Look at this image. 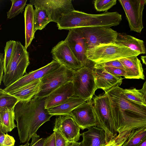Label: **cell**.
Masks as SVG:
<instances>
[{
    "instance_id": "obj_22",
    "label": "cell",
    "mask_w": 146,
    "mask_h": 146,
    "mask_svg": "<svg viewBox=\"0 0 146 146\" xmlns=\"http://www.w3.org/2000/svg\"><path fill=\"white\" fill-rule=\"evenodd\" d=\"M41 85V78L36 80L16 90L8 92L20 101H25L34 97L40 92Z\"/></svg>"
},
{
    "instance_id": "obj_12",
    "label": "cell",
    "mask_w": 146,
    "mask_h": 146,
    "mask_svg": "<svg viewBox=\"0 0 146 146\" xmlns=\"http://www.w3.org/2000/svg\"><path fill=\"white\" fill-rule=\"evenodd\" d=\"M51 53L53 60L70 70L75 71L83 67L64 40L53 47Z\"/></svg>"
},
{
    "instance_id": "obj_32",
    "label": "cell",
    "mask_w": 146,
    "mask_h": 146,
    "mask_svg": "<svg viewBox=\"0 0 146 146\" xmlns=\"http://www.w3.org/2000/svg\"><path fill=\"white\" fill-rule=\"evenodd\" d=\"M116 2V0H96L94 1V5L97 11L107 12L115 5Z\"/></svg>"
},
{
    "instance_id": "obj_23",
    "label": "cell",
    "mask_w": 146,
    "mask_h": 146,
    "mask_svg": "<svg viewBox=\"0 0 146 146\" xmlns=\"http://www.w3.org/2000/svg\"><path fill=\"white\" fill-rule=\"evenodd\" d=\"M34 9L33 5L29 4L25 8L24 13L25 25V47L27 49L35 38Z\"/></svg>"
},
{
    "instance_id": "obj_21",
    "label": "cell",
    "mask_w": 146,
    "mask_h": 146,
    "mask_svg": "<svg viewBox=\"0 0 146 146\" xmlns=\"http://www.w3.org/2000/svg\"><path fill=\"white\" fill-rule=\"evenodd\" d=\"M86 101L81 98L74 96L63 102L48 109V111L52 116L70 115L73 110Z\"/></svg>"
},
{
    "instance_id": "obj_19",
    "label": "cell",
    "mask_w": 146,
    "mask_h": 146,
    "mask_svg": "<svg viewBox=\"0 0 146 146\" xmlns=\"http://www.w3.org/2000/svg\"><path fill=\"white\" fill-rule=\"evenodd\" d=\"M137 56H133L119 60L125 71V78L145 79L142 65Z\"/></svg>"
},
{
    "instance_id": "obj_9",
    "label": "cell",
    "mask_w": 146,
    "mask_h": 146,
    "mask_svg": "<svg viewBox=\"0 0 146 146\" xmlns=\"http://www.w3.org/2000/svg\"><path fill=\"white\" fill-rule=\"evenodd\" d=\"M85 38L87 50L103 44L116 43L118 33L110 27L75 28Z\"/></svg>"
},
{
    "instance_id": "obj_41",
    "label": "cell",
    "mask_w": 146,
    "mask_h": 146,
    "mask_svg": "<svg viewBox=\"0 0 146 146\" xmlns=\"http://www.w3.org/2000/svg\"><path fill=\"white\" fill-rule=\"evenodd\" d=\"M139 90L143 94L145 103L146 105V80L144 83L142 88Z\"/></svg>"
},
{
    "instance_id": "obj_30",
    "label": "cell",
    "mask_w": 146,
    "mask_h": 146,
    "mask_svg": "<svg viewBox=\"0 0 146 146\" xmlns=\"http://www.w3.org/2000/svg\"><path fill=\"white\" fill-rule=\"evenodd\" d=\"M12 5L9 11L7 12L8 19L13 18L22 13L26 5L27 0H11Z\"/></svg>"
},
{
    "instance_id": "obj_10",
    "label": "cell",
    "mask_w": 146,
    "mask_h": 146,
    "mask_svg": "<svg viewBox=\"0 0 146 146\" xmlns=\"http://www.w3.org/2000/svg\"><path fill=\"white\" fill-rule=\"evenodd\" d=\"M124 11L130 30L140 33L143 28V12L145 0H119Z\"/></svg>"
},
{
    "instance_id": "obj_39",
    "label": "cell",
    "mask_w": 146,
    "mask_h": 146,
    "mask_svg": "<svg viewBox=\"0 0 146 146\" xmlns=\"http://www.w3.org/2000/svg\"><path fill=\"white\" fill-rule=\"evenodd\" d=\"M0 84L1 85L2 81V78L4 74L3 72L4 71L5 61L3 54L0 53Z\"/></svg>"
},
{
    "instance_id": "obj_28",
    "label": "cell",
    "mask_w": 146,
    "mask_h": 146,
    "mask_svg": "<svg viewBox=\"0 0 146 146\" xmlns=\"http://www.w3.org/2000/svg\"><path fill=\"white\" fill-rule=\"evenodd\" d=\"M20 101L13 96L5 91L4 89H0V110L4 108H14Z\"/></svg>"
},
{
    "instance_id": "obj_36",
    "label": "cell",
    "mask_w": 146,
    "mask_h": 146,
    "mask_svg": "<svg viewBox=\"0 0 146 146\" xmlns=\"http://www.w3.org/2000/svg\"><path fill=\"white\" fill-rule=\"evenodd\" d=\"M101 68V67H100ZM109 73L116 76H125V72L124 69L115 67H101Z\"/></svg>"
},
{
    "instance_id": "obj_13",
    "label": "cell",
    "mask_w": 146,
    "mask_h": 146,
    "mask_svg": "<svg viewBox=\"0 0 146 146\" xmlns=\"http://www.w3.org/2000/svg\"><path fill=\"white\" fill-rule=\"evenodd\" d=\"M69 31L64 40L83 67H91L90 66L91 61L86 56L87 49L85 38L75 29Z\"/></svg>"
},
{
    "instance_id": "obj_34",
    "label": "cell",
    "mask_w": 146,
    "mask_h": 146,
    "mask_svg": "<svg viewBox=\"0 0 146 146\" xmlns=\"http://www.w3.org/2000/svg\"><path fill=\"white\" fill-rule=\"evenodd\" d=\"M105 67H115L124 69L122 64L119 60L100 63L96 64H94L93 66L94 67L100 68Z\"/></svg>"
},
{
    "instance_id": "obj_43",
    "label": "cell",
    "mask_w": 146,
    "mask_h": 146,
    "mask_svg": "<svg viewBox=\"0 0 146 146\" xmlns=\"http://www.w3.org/2000/svg\"><path fill=\"white\" fill-rule=\"evenodd\" d=\"M141 58L143 63L145 65L146 67V56H141Z\"/></svg>"
},
{
    "instance_id": "obj_35",
    "label": "cell",
    "mask_w": 146,
    "mask_h": 146,
    "mask_svg": "<svg viewBox=\"0 0 146 146\" xmlns=\"http://www.w3.org/2000/svg\"><path fill=\"white\" fill-rule=\"evenodd\" d=\"M55 138V146H68L69 143L62 135L59 131L53 129Z\"/></svg>"
},
{
    "instance_id": "obj_37",
    "label": "cell",
    "mask_w": 146,
    "mask_h": 146,
    "mask_svg": "<svg viewBox=\"0 0 146 146\" xmlns=\"http://www.w3.org/2000/svg\"><path fill=\"white\" fill-rule=\"evenodd\" d=\"M31 139L30 146H43L45 138H40L36 133L32 136Z\"/></svg>"
},
{
    "instance_id": "obj_47",
    "label": "cell",
    "mask_w": 146,
    "mask_h": 146,
    "mask_svg": "<svg viewBox=\"0 0 146 146\" xmlns=\"http://www.w3.org/2000/svg\"><path fill=\"white\" fill-rule=\"evenodd\" d=\"M22 145H19V146H22Z\"/></svg>"
},
{
    "instance_id": "obj_14",
    "label": "cell",
    "mask_w": 146,
    "mask_h": 146,
    "mask_svg": "<svg viewBox=\"0 0 146 146\" xmlns=\"http://www.w3.org/2000/svg\"><path fill=\"white\" fill-rule=\"evenodd\" d=\"M53 129L59 131L68 143L78 142L81 136L80 128L70 115H60L56 118Z\"/></svg>"
},
{
    "instance_id": "obj_7",
    "label": "cell",
    "mask_w": 146,
    "mask_h": 146,
    "mask_svg": "<svg viewBox=\"0 0 146 146\" xmlns=\"http://www.w3.org/2000/svg\"><path fill=\"white\" fill-rule=\"evenodd\" d=\"M93 67H83L75 71L72 81L74 96L87 101H92L97 90Z\"/></svg>"
},
{
    "instance_id": "obj_16",
    "label": "cell",
    "mask_w": 146,
    "mask_h": 146,
    "mask_svg": "<svg viewBox=\"0 0 146 146\" xmlns=\"http://www.w3.org/2000/svg\"><path fill=\"white\" fill-rule=\"evenodd\" d=\"M61 65L53 60L45 66L25 74L21 78L4 90L7 92H12L19 88L36 80L42 78L48 74L59 68Z\"/></svg>"
},
{
    "instance_id": "obj_42",
    "label": "cell",
    "mask_w": 146,
    "mask_h": 146,
    "mask_svg": "<svg viewBox=\"0 0 146 146\" xmlns=\"http://www.w3.org/2000/svg\"><path fill=\"white\" fill-rule=\"evenodd\" d=\"M80 142L69 143L68 146H80Z\"/></svg>"
},
{
    "instance_id": "obj_2",
    "label": "cell",
    "mask_w": 146,
    "mask_h": 146,
    "mask_svg": "<svg viewBox=\"0 0 146 146\" xmlns=\"http://www.w3.org/2000/svg\"><path fill=\"white\" fill-rule=\"evenodd\" d=\"M46 98L34 97L15 106V120L20 143L29 142L39 127L52 116L45 107Z\"/></svg>"
},
{
    "instance_id": "obj_15",
    "label": "cell",
    "mask_w": 146,
    "mask_h": 146,
    "mask_svg": "<svg viewBox=\"0 0 146 146\" xmlns=\"http://www.w3.org/2000/svg\"><path fill=\"white\" fill-rule=\"evenodd\" d=\"M80 129L83 130L96 126L97 121L92 101H86L78 106L70 112Z\"/></svg>"
},
{
    "instance_id": "obj_27",
    "label": "cell",
    "mask_w": 146,
    "mask_h": 146,
    "mask_svg": "<svg viewBox=\"0 0 146 146\" xmlns=\"http://www.w3.org/2000/svg\"><path fill=\"white\" fill-rule=\"evenodd\" d=\"M146 139V126L133 131L122 146H139Z\"/></svg>"
},
{
    "instance_id": "obj_45",
    "label": "cell",
    "mask_w": 146,
    "mask_h": 146,
    "mask_svg": "<svg viewBox=\"0 0 146 146\" xmlns=\"http://www.w3.org/2000/svg\"><path fill=\"white\" fill-rule=\"evenodd\" d=\"M30 144L29 142L25 144L24 145H22V146H29Z\"/></svg>"
},
{
    "instance_id": "obj_3",
    "label": "cell",
    "mask_w": 146,
    "mask_h": 146,
    "mask_svg": "<svg viewBox=\"0 0 146 146\" xmlns=\"http://www.w3.org/2000/svg\"><path fill=\"white\" fill-rule=\"evenodd\" d=\"M121 20V15L117 12L92 14L75 10L63 15L57 25L59 30H69L82 27H110L118 25Z\"/></svg>"
},
{
    "instance_id": "obj_31",
    "label": "cell",
    "mask_w": 146,
    "mask_h": 146,
    "mask_svg": "<svg viewBox=\"0 0 146 146\" xmlns=\"http://www.w3.org/2000/svg\"><path fill=\"white\" fill-rule=\"evenodd\" d=\"M16 41L10 40L7 42L4 49V71L9 63L13 56Z\"/></svg>"
},
{
    "instance_id": "obj_33",
    "label": "cell",
    "mask_w": 146,
    "mask_h": 146,
    "mask_svg": "<svg viewBox=\"0 0 146 146\" xmlns=\"http://www.w3.org/2000/svg\"><path fill=\"white\" fill-rule=\"evenodd\" d=\"M0 146H14L15 140L12 136L0 132Z\"/></svg>"
},
{
    "instance_id": "obj_8",
    "label": "cell",
    "mask_w": 146,
    "mask_h": 146,
    "mask_svg": "<svg viewBox=\"0 0 146 146\" xmlns=\"http://www.w3.org/2000/svg\"><path fill=\"white\" fill-rule=\"evenodd\" d=\"M74 73V71L61 65L41 78L40 91L35 97L46 98L60 86L72 82Z\"/></svg>"
},
{
    "instance_id": "obj_17",
    "label": "cell",
    "mask_w": 146,
    "mask_h": 146,
    "mask_svg": "<svg viewBox=\"0 0 146 146\" xmlns=\"http://www.w3.org/2000/svg\"><path fill=\"white\" fill-rule=\"evenodd\" d=\"M93 68L97 89H101L105 92L121 84L123 78L121 76L114 75L102 68L93 67Z\"/></svg>"
},
{
    "instance_id": "obj_1",
    "label": "cell",
    "mask_w": 146,
    "mask_h": 146,
    "mask_svg": "<svg viewBox=\"0 0 146 146\" xmlns=\"http://www.w3.org/2000/svg\"><path fill=\"white\" fill-rule=\"evenodd\" d=\"M123 88L116 85L105 92L109 98L117 138L127 140L130 133L138 128L146 126V106L126 98Z\"/></svg>"
},
{
    "instance_id": "obj_4",
    "label": "cell",
    "mask_w": 146,
    "mask_h": 146,
    "mask_svg": "<svg viewBox=\"0 0 146 146\" xmlns=\"http://www.w3.org/2000/svg\"><path fill=\"white\" fill-rule=\"evenodd\" d=\"M140 54L137 51L116 43L101 44L86 50L87 58L95 64Z\"/></svg>"
},
{
    "instance_id": "obj_6",
    "label": "cell",
    "mask_w": 146,
    "mask_h": 146,
    "mask_svg": "<svg viewBox=\"0 0 146 146\" xmlns=\"http://www.w3.org/2000/svg\"><path fill=\"white\" fill-rule=\"evenodd\" d=\"M92 99L97 123L96 126L104 131L106 143H107L117 135L115 129L109 98L107 94L105 92L103 95H95Z\"/></svg>"
},
{
    "instance_id": "obj_38",
    "label": "cell",
    "mask_w": 146,
    "mask_h": 146,
    "mask_svg": "<svg viewBox=\"0 0 146 146\" xmlns=\"http://www.w3.org/2000/svg\"><path fill=\"white\" fill-rule=\"evenodd\" d=\"M43 146H55V135L54 132L45 138Z\"/></svg>"
},
{
    "instance_id": "obj_11",
    "label": "cell",
    "mask_w": 146,
    "mask_h": 146,
    "mask_svg": "<svg viewBox=\"0 0 146 146\" xmlns=\"http://www.w3.org/2000/svg\"><path fill=\"white\" fill-rule=\"evenodd\" d=\"M31 4L47 12L51 22L57 23L62 16L75 10L71 0H31Z\"/></svg>"
},
{
    "instance_id": "obj_29",
    "label": "cell",
    "mask_w": 146,
    "mask_h": 146,
    "mask_svg": "<svg viewBox=\"0 0 146 146\" xmlns=\"http://www.w3.org/2000/svg\"><path fill=\"white\" fill-rule=\"evenodd\" d=\"M122 93L124 97L134 102L145 105L142 94L139 90L135 88L131 89H122Z\"/></svg>"
},
{
    "instance_id": "obj_46",
    "label": "cell",
    "mask_w": 146,
    "mask_h": 146,
    "mask_svg": "<svg viewBox=\"0 0 146 146\" xmlns=\"http://www.w3.org/2000/svg\"><path fill=\"white\" fill-rule=\"evenodd\" d=\"M145 5H146V0H145Z\"/></svg>"
},
{
    "instance_id": "obj_24",
    "label": "cell",
    "mask_w": 146,
    "mask_h": 146,
    "mask_svg": "<svg viewBox=\"0 0 146 146\" xmlns=\"http://www.w3.org/2000/svg\"><path fill=\"white\" fill-rule=\"evenodd\" d=\"M116 43L137 51L140 54L146 53L144 42L125 33H118Z\"/></svg>"
},
{
    "instance_id": "obj_18",
    "label": "cell",
    "mask_w": 146,
    "mask_h": 146,
    "mask_svg": "<svg viewBox=\"0 0 146 146\" xmlns=\"http://www.w3.org/2000/svg\"><path fill=\"white\" fill-rule=\"evenodd\" d=\"M74 96L72 82H69L56 89L46 98L45 108L48 109L57 105Z\"/></svg>"
},
{
    "instance_id": "obj_40",
    "label": "cell",
    "mask_w": 146,
    "mask_h": 146,
    "mask_svg": "<svg viewBox=\"0 0 146 146\" xmlns=\"http://www.w3.org/2000/svg\"><path fill=\"white\" fill-rule=\"evenodd\" d=\"M113 138L108 143H106L103 146H122L124 142L121 143L117 141L116 137Z\"/></svg>"
},
{
    "instance_id": "obj_26",
    "label": "cell",
    "mask_w": 146,
    "mask_h": 146,
    "mask_svg": "<svg viewBox=\"0 0 146 146\" xmlns=\"http://www.w3.org/2000/svg\"><path fill=\"white\" fill-rule=\"evenodd\" d=\"M34 23L35 32L37 30H42L51 21L47 11L40 7H35Z\"/></svg>"
},
{
    "instance_id": "obj_44",
    "label": "cell",
    "mask_w": 146,
    "mask_h": 146,
    "mask_svg": "<svg viewBox=\"0 0 146 146\" xmlns=\"http://www.w3.org/2000/svg\"><path fill=\"white\" fill-rule=\"evenodd\" d=\"M139 146H146V139Z\"/></svg>"
},
{
    "instance_id": "obj_20",
    "label": "cell",
    "mask_w": 146,
    "mask_h": 146,
    "mask_svg": "<svg viewBox=\"0 0 146 146\" xmlns=\"http://www.w3.org/2000/svg\"><path fill=\"white\" fill-rule=\"evenodd\" d=\"M81 133L82 140L80 146H103L106 144L105 132L97 126L88 128Z\"/></svg>"
},
{
    "instance_id": "obj_5",
    "label": "cell",
    "mask_w": 146,
    "mask_h": 146,
    "mask_svg": "<svg viewBox=\"0 0 146 146\" xmlns=\"http://www.w3.org/2000/svg\"><path fill=\"white\" fill-rule=\"evenodd\" d=\"M29 64V54L27 49L20 42L16 41L13 56L2 78L5 86H11L25 75Z\"/></svg>"
},
{
    "instance_id": "obj_25",
    "label": "cell",
    "mask_w": 146,
    "mask_h": 146,
    "mask_svg": "<svg viewBox=\"0 0 146 146\" xmlns=\"http://www.w3.org/2000/svg\"><path fill=\"white\" fill-rule=\"evenodd\" d=\"M14 108L0 110V132L7 133L17 127L15 124Z\"/></svg>"
}]
</instances>
